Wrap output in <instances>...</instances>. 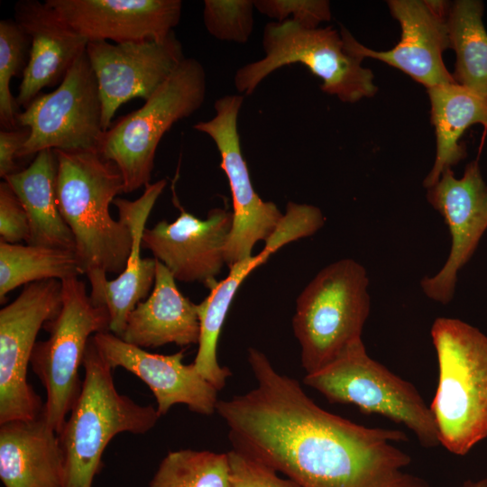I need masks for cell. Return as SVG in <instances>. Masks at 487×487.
Returning <instances> with one entry per match:
<instances>
[{
    "label": "cell",
    "instance_id": "13",
    "mask_svg": "<svg viewBox=\"0 0 487 487\" xmlns=\"http://www.w3.org/2000/svg\"><path fill=\"white\" fill-rule=\"evenodd\" d=\"M86 52L99 89L105 131L123 104L147 100L185 59L174 32L162 41H88Z\"/></svg>",
    "mask_w": 487,
    "mask_h": 487
},
{
    "label": "cell",
    "instance_id": "5",
    "mask_svg": "<svg viewBox=\"0 0 487 487\" xmlns=\"http://www.w3.org/2000/svg\"><path fill=\"white\" fill-rule=\"evenodd\" d=\"M365 268L345 258L323 268L299 295L292 329L306 374L331 363L362 338L371 299Z\"/></svg>",
    "mask_w": 487,
    "mask_h": 487
},
{
    "label": "cell",
    "instance_id": "26",
    "mask_svg": "<svg viewBox=\"0 0 487 487\" xmlns=\"http://www.w3.org/2000/svg\"><path fill=\"white\" fill-rule=\"evenodd\" d=\"M482 14V2L457 0L450 4L447 24L450 48L456 53L455 82L487 97V32Z\"/></svg>",
    "mask_w": 487,
    "mask_h": 487
},
{
    "label": "cell",
    "instance_id": "22",
    "mask_svg": "<svg viewBox=\"0 0 487 487\" xmlns=\"http://www.w3.org/2000/svg\"><path fill=\"white\" fill-rule=\"evenodd\" d=\"M0 479L5 487H65L59 436L42 414L0 424Z\"/></svg>",
    "mask_w": 487,
    "mask_h": 487
},
{
    "label": "cell",
    "instance_id": "23",
    "mask_svg": "<svg viewBox=\"0 0 487 487\" xmlns=\"http://www.w3.org/2000/svg\"><path fill=\"white\" fill-rule=\"evenodd\" d=\"M57 158L41 151L30 165L4 179L24 207L30 223L27 244L75 253L74 236L64 221L56 196Z\"/></svg>",
    "mask_w": 487,
    "mask_h": 487
},
{
    "label": "cell",
    "instance_id": "8",
    "mask_svg": "<svg viewBox=\"0 0 487 487\" xmlns=\"http://www.w3.org/2000/svg\"><path fill=\"white\" fill-rule=\"evenodd\" d=\"M303 382L331 403L354 405L363 413L403 424L424 447L440 445L430 408L416 387L370 357L362 338L322 369L306 374Z\"/></svg>",
    "mask_w": 487,
    "mask_h": 487
},
{
    "label": "cell",
    "instance_id": "32",
    "mask_svg": "<svg viewBox=\"0 0 487 487\" xmlns=\"http://www.w3.org/2000/svg\"><path fill=\"white\" fill-rule=\"evenodd\" d=\"M231 487H300L253 456L233 448L227 452Z\"/></svg>",
    "mask_w": 487,
    "mask_h": 487
},
{
    "label": "cell",
    "instance_id": "7",
    "mask_svg": "<svg viewBox=\"0 0 487 487\" xmlns=\"http://www.w3.org/2000/svg\"><path fill=\"white\" fill-rule=\"evenodd\" d=\"M264 57L238 69L234 84L238 92L252 94L271 73L283 66L301 63L322 79L321 90L343 102L373 96L378 87L363 59L352 53L335 29H308L291 21L268 23L262 32Z\"/></svg>",
    "mask_w": 487,
    "mask_h": 487
},
{
    "label": "cell",
    "instance_id": "27",
    "mask_svg": "<svg viewBox=\"0 0 487 487\" xmlns=\"http://www.w3.org/2000/svg\"><path fill=\"white\" fill-rule=\"evenodd\" d=\"M83 274L74 252L0 241V301L22 285Z\"/></svg>",
    "mask_w": 487,
    "mask_h": 487
},
{
    "label": "cell",
    "instance_id": "6",
    "mask_svg": "<svg viewBox=\"0 0 487 487\" xmlns=\"http://www.w3.org/2000/svg\"><path fill=\"white\" fill-rule=\"evenodd\" d=\"M207 76L202 64L185 58L138 109L104 132L97 152L118 167L124 193L150 184L157 147L171 126L203 105Z\"/></svg>",
    "mask_w": 487,
    "mask_h": 487
},
{
    "label": "cell",
    "instance_id": "15",
    "mask_svg": "<svg viewBox=\"0 0 487 487\" xmlns=\"http://www.w3.org/2000/svg\"><path fill=\"white\" fill-rule=\"evenodd\" d=\"M387 3L401 27L398 44L386 51H373L341 27L347 49L362 59H376L402 70L427 89L455 83L442 58L443 52L450 48L447 24L450 4L440 0H390Z\"/></svg>",
    "mask_w": 487,
    "mask_h": 487
},
{
    "label": "cell",
    "instance_id": "2",
    "mask_svg": "<svg viewBox=\"0 0 487 487\" xmlns=\"http://www.w3.org/2000/svg\"><path fill=\"white\" fill-rule=\"evenodd\" d=\"M57 158L56 196L60 212L75 240L81 271L122 273L132 236L122 220H115L110 204L124 193L118 167L97 152L53 150Z\"/></svg>",
    "mask_w": 487,
    "mask_h": 487
},
{
    "label": "cell",
    "instance_id": "25",
    "mask_svg": "<svg viewBox=\"0 0 487 487\" xmlns=\"http://www.w3.org/2000/svg\"><path fill=\"white\" fill-rule=\"evenodd\" d=\"M271 255L265 248L255 256L244 259L231 268L229 274L215 283L207 297L199 304L198 317L200 336L198 349L193 362L197 371L217 391L222 390L232 372L218 363L216 348L218 338L233 302L245 278L257 267L266 262Z\"/></svg>",
    "mask_w": 487,
    "mask_h": 487
},
{
    "label": "cell",
    "instance_id": "4",
    "mask_svg": "<svg viewBox=\"0 0 487 487\" xmlns=\"http://www.w3.org/2000/svg\"><path fill=\"white\" fill-rule=\"evenodd\" d=\"M82 366L80 394L58 434L65 458V487H92L108 443L124 432L145 434L161 418L152 405H140L117 391L113 369L92 337Z\"/></svg>",
    "mask_w": 487,
    "mask_h": 487
},
{
    "label": "cell",
    "instance_id": "20",
    "mask_svg": "<svg viewBox=\"0 0 487 487\" xmlns=\"http://www.w3.org/2000/svg\"><path fill=\"white\" fill-rule=\"evenodd\" d=\"M14 21L29 35L28 60L15 97L26 108L45 87L59 86L88 41L65 25L45 4L22 0L15 4Z\"/></svg>",
    "mask_w": 487,
    "mask_h": 487
},
{
    "label": "cell",
    "instance_id": "21",
    "mask_svg": "<svg viewBox=\"0 0 487 487\" xmlns=\"http://www.w3.org/2000/svg\"><path fill=\"white\" fill-rule=\"evenodd\" d=\"M199 336L198 304L179 291L173 275L156 260L153 289L128 316L121 338L141 348H156L196 345Z\"/></svg>",
    "mask_w": 487,
    "mask_h": 487
},
{
    "label": "cell",
    "instance_id": "3",
    "mask_svg": "<svg viewBox=\"0 0 487 487\" xmlns=\"http://www.w3.org/2000/svg\"><path fill=\"white\" fill-rule=\"evenodd\" d=\"M430 333L438 380L429 408L439 444L464 455L487 437V336L452 317L436 318Z\"/></svg>",
    "mask_w": 487,
    "mask_h": 487
},
{
    "label": "cell",
    "instance_id": "10",
    "mask_svg": "<svg viewBox=\"0 0 487 487\" xmlns=\"http://www.w3.org/2000/svg\"><path fill=\"white\" fill-rule=\"evenodd\" d=\"M16 120L18 127L30 129L18 158L47 149L97 152L105 132L102 102L86 51L61 83L53 91L40 94Z\"/></svg>",
    "mask_w": 487,
    "mask_h": 487
},
{
    "label": "cell",
    "instance_id": "14",
    "mask_svg": "<svg viewBox=\"0 0 487 487\" xmlns=\"http://www.w3.org/2000/svg\"><path fill=\"white\" fill-rule=\"evenodd\" d=\"M427 198L445 218L451 234L448 258L441 270L420 281L430 299L448 304L454 298L457 274L475 252L487 229V185L478 162L469 163L461 179L446 169L427 188Z\"/></svg>",
    "mask_w": 487,
    "mask_h": 487
},
{
    "label": "cell",
    "instance_id": "35",
    "mask_svg": "<svg viewBox=\"0 0 487 487\" xmlns=\"http://www.w3.org/2000/svg\"><path fill=\"white\" fill-rule=\"evenodd\" d=\"M400 487H429L422 479L410 475L408 481Z\"/></svg>",
    "mask_w": 487,
    "mask_h": 487
},
{
    "label": "cell",
    "instance_id": "17",
    "mask_svg": "<svg viewBox=\"0 0 487 487\" xmlns=\"http://www.w3.org/2000/svg\"><path fill=\"white\" fill-rule=\"evenodd\" d=\"M58 18L88 41H162L179 24L180 0H46Z\"/></svg>",
    "mask_w": 487,
    "mask_h": 487
},
{
    "label": "cell",
    "instance_id": "31",
    "mask_svg": "<svg viewBox=\"0 0 487 487\" xmlns=\"http://www.w3.org/2000/svg\"><path fill=\"white\" fill-rule=\"evenodd\" d=\"M254 7L276 23L291 21L308 29L318 28L331 20L330 3L326 0H253Z\"/></svg>",
    "mask_w": 487,
    "mask_h": 487
},
{
    "label": "cell",
    "instance_id": "18",
    "mask_svg": "<svg viewBox=\"0 0 487 487\" xmlns=\"http://www.w3.org/2000/svg\"><path fill=\"white\" fill-rule=\"evenodd\" d=\"M92 338L113 370L124 368L150 388L161 417L176 404L187 405L190 411L201 415L216 411L218 391L193 363H183L184 350L167 355L152 354L109 331L95 334Z\"/></svg>",
    "mask_w": 487,
    "mask_h": 487
},
{
    "label": "cell",
    "instance_id": "33",
    "mask_svg": "<svg viewBox=\"0 0 487 487\" xmlns=\"http://www.w3.org/2000/svg\"><path fill=\"white\" fill-rule=\"evenodd\" d=\"M30 223L21 201L5 181L0 183V238L7 244L28 242Z\"/></svg>",
    "mask_w": 487,
    "mask_h": 487
},
{
    "label": "cell",
    "instance_id": "28",
    "mask_svg": "<svg viewBox=\"0 0 487 487\" xmlns=\"http://www.w3.org/2000/svg\"><path fill=\"white\" fill-rule=\"evenodd\" d=\"M148 487H231L227 453L181 449L161 461Z\"/></svg>",
    "mask_w": 487,
    "mask_h": 487
},
{
    "label": "cell",
    "instance_id": "29",
    "mask_svg": "<svg viewBox=\"0 0 487 487\" xmlns=\"http://www.w3.org/2000/svg\"><path fill=\"white\" fill-rule=\"evenodd\" d=\"M29 35L12 19L0 22V124L3 129L17 128L19 107L10 89L11 80L24 70L30 51Z\"/></svg>",
    "mask_w": 487,
    "mask_h": 487
},
{
    "label": "cell",
    "instance_id": "19",
    "mask_svg": "<svg viewBox=\"0 0 487 487\" xmlns=\"http://www.w3.org/2000/svg\"><path fill=\"white\" fill-rule=\"evenodd\" d=\"M166 187V179L148 184L140 198L132 201L116 198L113 204L119 219L129 228L132 244L122 273L109 280L101 270L86 273L91 285L90 299L95 306L105 307L110 317L109 332L121 337L130 313L147 299L154 284L156 259L142 258L141 249L145 224L158 198Z\"/></svg>",
    "mask_w": 487,
    "mask_h": 487
},
{
    "label": "cell",
    "instance_id": "12",
    "mask_svg": "<svg viewBox=\"0 0 487 487\" xmlns=\"http://www.w3.org/2000/svg\"><path fill=\"white\" fill-rule=\"evenodd\" d=\"M243 103L242 95L219 97L214 104L215 116L193 125L216 143L220 167L230 186L234 211L225 247V262L229 268L253 256L255 244L265 242L283 216L273 202L262 200L253 188L238 133V115Z\"/></svg>",
    "mask_w": 487,
    "mask_h": 487
},
{
    "label": "cell",
    "instance_id": "34",
    "mask_svg": "<svg viewBox=\"0 0 487 487\" xmlns=\"http://www.w3.org/2000/svg\"><path fill=\"white\" fill-rule=\"evenodd\" d=\"M30 136V129L17 127L0 131V176L5 179L17 172L15 159Z\"/></svg>",
    "mask_w": 487,
    "mask_h": 487
},
{
    "label": "cell",
    "instance_id": "1",
    "mask_svg": "<svg viewBox=\"0 0 487 487\" xmlns=\"http://www.w3.org/2000/svg\"><path fill=\"white\" fill-rule=\"evenodd\" d=\"M257 385L219 400L216 412L234 449L300 487H400L411 459L394 443L399 429L367 427L314 402L295 379L279 373L260 350L248 349Z\"/></svg>",
    "mask_w": 487,
    "mask_h": 487
},
{
    "label": "cell",
    "instance_id": "9",
    "mask_svg": "<svg viewBox=\"0 0 487 487\" xmlns=\"http://www.w3.org/2000/svg\"><path fill=\"white\" fill-rule=\"evenodd\" d=\"M109 324L107 309L92 303L83 281L61 280L60 309L43 326L50 336L36 342L30 362L46 391L42 416L57 434L80 394L78 369L91 335L108 332Z\"/></svg>",
    "mask_w": 487,
    "mask_h": 487
},
{
    "label": "cell",
    "instance_id": "16",
    "mask_svg": "<svg viewBox=\"0 0 487 487\" xmlns=\"http://www.w3.org/2000/svg\"><path fill=\"white\" fill-rule=\"evenodd\" d=\"M233 212L215 207L205 219L184 209L171 223L158 222L145 228L142 246L165 265L176 280L202 282L208 289L225 262V247Z\"/></svg>",
    "mask_w": 487,
    "mask_h": 487
},
{
    "label": "cell",
    "instance_id": "30",
    "mask_svg": "<svg viewBox=\"0 0 487 487\" xmlns=\"http://www.w3.org/2000/svg\"><path fill=\"white\" fill-rule=\"evenodd\" d=\"M253 0H206L203 21L219 41L245 43L253 29Z\"/></svg>",
    "mask_w": 487,
    "mask_h": 487
},
{
    "label": "cell",
    "instance_id": "11",
    "mask_svg": "<svg viewBox=\"0 0 487 487\" xmlns=\"http://www.w3.org/2000/svg\"><path fill=\"white\" fill-rule=\"evenodd\" d=\"M61 307V281L47 280L25 285L0 310V424L34 419L44 404L27 381L40 329Z\"/></svg>",
    "mask_w": 487,
    "mask_h": 487
},
{
    "label": "cell",
    "instance_id": "24",
    "mask_svg": "<svg viewBox=\"0 0 487 487\" xmlns=\"http://www.w3.org/2000/svg\"><path fill=\"white\" fill-rule=\"evenodd\" d=\"M431 122L436 130V154L434 165L424 179L427 188L435 185L446 169L466 156L459 140L473 124L487 125V97L451 83L427 88Z\"/></svg>",
    "mask_w": 487,
    "mask_h": 487
},
{
    "label": "cell",
    "instance_id": "36",
    "mask_svg": "<svg viewBox=\"0 0 487 487\" xmlns=\"http://www.w3.org/2000/svg\"><path fill=\"white\" fill-rule=\"evenodd\" d=\"M460 487H487V478L479 481H466Z\"/></svg>",
    "mask_w": 487,
    "mask_h": 487
}]
</instances>
